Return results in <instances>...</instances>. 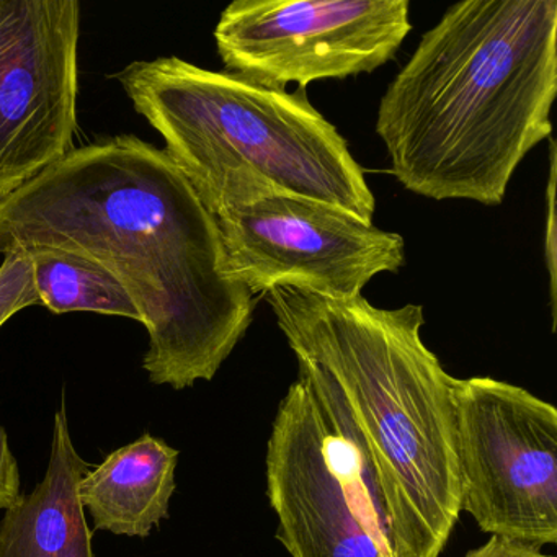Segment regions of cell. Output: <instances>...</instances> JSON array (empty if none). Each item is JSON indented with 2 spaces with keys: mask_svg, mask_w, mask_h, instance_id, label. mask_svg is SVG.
I'll return each instance as SVG.
<instances>
[{
  "mask_svg": "<svg viewBox=\"0 0 557 557\" xmlns=\"http://www.w3.org/2000/svg\"><path fill=\"white\" fill-rule=\"evenodd\" d=\"M556 94V0H465L391 81L374 132L406 190L497 207L550 139Z\"/></svg>",
  "mask_w": 557,
  "mask_h": 557,
  "instance_id": "cell-2",
  "label": "cell"
},
{
  "mask_svg": "<svg viewBox=\"0 0 557 557\" xmlns=\"http://www.w3.org/2000/svg\"><path fill=\"white\" fill-rule=\"evenodd\" d=\"M178 449L146 432L115 449L81 478L79 500L94 528L119 536L148 537L169 518L177 482Z\"/></svg>",
  "mask_w": 557,
  "mask_h": 557,
  "instance_id": "cell-11",
  "label": "cell"
},
{
  "mask_svg": "<svg viewBox=\"0 0 557 557\" xmlns=\"http://www.w3.org/2000/svg\"><path fill=\"white\" fill-rule=\"evenodd\" d=\"M224 270L253 296L298 286L335 299L361 296L406 263V243L311 198L272 195L218 214Z\"/></svg>",
  "mask_w": 557,
  "mask_h": 557,
  "instance_id": "cell-8",
  "label": "cell"
},
{
  "mask_svg": "<svg viewBox=\"0 0 557 557\" xmlns=\"http://www.w3.org/2000/svg\"><path fill=\"white\" fill-rule=\"evenodd\" d=\"M410 30L409 0H236L214 40L227 73L306 90L380 70Z\"/></svg>",
  "mask_w": 557,
  "mask_h": 557,
  "instance_id": "cell-7",
  "label": "cell"
},
{
  "mask_svg": "<svg viewBox=\"0 0 557 557\" xmlns=\"http://www.w3.org/2000/svg\"><path fill=\"white\" fill-rule=\"evenodd\" d=\"M267 495L292 557H396L367 461L331 404L302 377L267 443Z\"/></svg>",
  "mask_w": 557,
  "mask_h": 557,
  "instance_id": "cell-5",
  "label": "cell"
},
{
  "mask_svg": "<svg viewBox=\"0 0 557 557\" xmlns=\"http://www.w3.org/2000/svg\"><path fill=\"white\" fill-rule=\"evenodd\" d=\"M213 216L272 195L311 198L373 224L376 198L347 139L309 102L177 57L113 74Z\"/></svg>",
  "mask_w": 557,
  "mask_h": 557,
  "instance_id": "cell-4",
  "label": "cell"
},
{
  "mask_svg": "<svg viewBox=\"0 0 557 557\" xmlns=\"http://www.w3.org/2000/svg\"><path fill=\"white\" fill-rule=\"evenodd\" d=\"M37 305H41V299L30 253L25 250L4 253L0 265V329L25 308Z\"/></svg>",
  "mask_w": 557,
  "mask_h": 557,
  "instance_id": "cell-13",
  "label": "cell"
},
{
  "mask_svg": "<svg viewBox=\"0 0 557 557\" xmlns=\"http://www.w3.org/2000/svg\"><path fill=\"white\" fill-rule=\"evenodd\" d=\"M461 513L484 533L557 543V410L487 376L453 384Z\"/></svg>",
  "mask_w": 557,
  "mask_h": 557,
  "instance_id": "cell-6",
  "label": "cell"
},
{
  "mask_svg": "<svg viewBox=\"0 0 557 557\" xmlns=\"http://www.w3.org/2000/svg\"><path fill=\"white\" fill-rule=\"evenodd\" d=\"M77 0H0V201L74 149Z\"/></svg>",
  "mask_w": 557,
  "mask_h": 557,
  "instance_id": "cell-9",
  "label": "cell"
},
{
  "mask_svg": "<svg viewBox=\"0 0 557 557\" xmlns=\"http://www.w3.org/2000/svg\"><path fill=\"white\" fill-rule=\"evenodd\" d=\"M22 497L21 471L9 445L8 432L0 425V510H9Z\"/></svg>",
  "mask_w": 557,
  "mask_h": 557,
  "instance_id": "cell-14",
  "label": "cell"
},
{
  "mask_svg": "<svg viewBox=\"0 0 557 557\" xmlns=\"http://www.w3.org/2000/svg\"><path fill=\"white\" fill-rule=\"evenodd\" d=\"M89 469L74 446L63 403L54 416L44 481L30 494H22L0 520V557H96L77 491Z\"/></svg>",
  "mask_w": 557,
  "mask_h": 557,
  "instance_id": "cell-10",
  "label": "cell"
},
{
  "mask_svg": "<svg viewBox=\"0 0 557 557\" xmlns=\"http://www.w3.org/2000/svg\"><path fill=\"white\" fill-rule=\"evenodd\" d=\"M27 252V250H25ZM41 305L54 314L94 312L141 322L122 285L99 263L57 249L28 250Z\"/></svg>",
  "mask_w": 557,
  "mask_h": 557,
  "instance_id": "cell-12",
  "label": "cell"
},
{
  "mask_svg": "<svg viewBox=\"0 0 557 557\" xmlns=\"http://www.w3.org/2000/svg\"><path fill=\"white\" fill-rule=\"evenodd\" d=\"M465 557H553L544 554L541 547L510 537L492 534L487 543L469 550Z\"/></svg>",
  "mask_w": 557,
  "mask_h": 557,
  "instance_id": "cell-15",
  "label": "cell"
},
{
  "mask_svg": "<svg viewBox=\"0 0 557 557\" xmlns=\"http://www.w3.org/2000/svg\"><path fill=\"white\" fill-rule=\"evenodd\" d=\"M298 376L367 461L396 557H440L461 515L453 384L420 337V305L371 306L298 286L267 293Z\"/></svg>",
  "mask_w": 557,
  "mask_h": 557,
  "instance_id": "cell-3",
  "label": "cell"
},
{
  "mask_svg": "<svg viewBox=\"0 0 557 557\" xmlns=\"http://www.w3.org/2000/svg\"><path fill=\"white\" fill-rule=\"evenodd\" d=\"M92 260L132 298L156 386L211 381L252 324L256 296L226 275L216 218L164 149L120 135L74 148L0 201V256Z\"/></svg>",
  "mask_w": 557,
  "mask_h": 557,
  "instance_id": "cell-1",
  "label": "cell"
}]
</instances>
